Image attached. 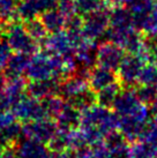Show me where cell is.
<instances>
[{"label": "cell", "instance_id": "cell-1", "mask_svg": "<svg viewBox=\"0 0 157 158\" xmlns=\"http://www.w3.org/2000/svg\"><path fill=\"white\" fill-rule=\"evenodd\" d=\"M80 125L86 141L95 144L118 127V118L108 110V106L91 105L81 113Z\"/></svg>", "mask_w": 157, "mask_h": 158}, {"label": "cell", "instance_id": "cell-2", "mask_svg": "<svg viewBox=\"0 0 157 158\" xmlns=\"http://www.w3.org/2000/svg\"><path fill=\"white\" fill-rule=\"evenodd\" d=\"M7 44L9 48L20 53H32L37 48V40L28 32L26 27L14 23L7 28Z\"/></svg>", "mask_w": 157, "mask_h": 158}, {"label": "cell", "instance_id": "cell-3", "mask_svg": "<svg viewBox=\"0 0 157 158\" xmlns=\"http://www.w3.org/2000/svg\"><path fill=\"white\" fill-rule=\"evenodd\" d=\"M149 56L131 53L129 56L124 57L119 66V77L122 83L134 84L140 80L141 72L148 61Z\"/></svg>", "mask_w": 157, "mask_h": 158}, {"label": "cell", "instance_id": "cell-4", "mask_svg": "<svg viewBox=\"0 0 157 158\" xmlns=\"http://www.w3.org/2000/svg\"><path fill=\"white\" fill-rule=\"evenodd\" d=\"M110 13L103 8L97 9L92 13L88 14L82 23V31L84 36L91 40H97L109 29Z\"/></svg>", "mask_w": 157, "mask_h": 158}, {"label": "cell", "instance_id": "cell-5", "mask_svg": "<svg viewBox=\"0 0 157 158\" xmlns=\"http://www.w3.org/2000/svg\"><path fill=\"white\" fill-rule=\"evenodd\" d=\"M23 133L30 140L45 143L52 140L54 134L57 133V125L48 118L31 120L24 126Z\"/></svg>", "mask_w": 157, "mask_h": 158}, {"label": "cell", "instance_id": "cell-6", "mask_svg": "<svg viewBox=\"0 0 157 158\" xmlns=\"http://www.w3.org/2000/svg\"><path fill=\"white\" fill-rule=\"evenodd\" d=\"M124 50L116 43H106L98 48L96 53V60L100 67L116 70L119 68L124 59Z\"/></svg>", "mask_w": 157, "mask_h": 158}, {"label": "cell", "instance_id": "cell-7", "mask_svg": "<svg viewBox=\"0 0 157 158\" xmlns=\"http://www.w3.org/2000/svg\"><path fill=\"white\" fill-rule=\"evenodd\" d=\"M36 99L35 97H31V98H24L23 97L21 101L14 106L16 117H19L22 120H27V121L46 118L43 104L39 103L38 101H36Z\"/></svg>", "mask_w": 157, "mask_h": 158}, {"label": "cell", "instance_id": "cell-8", "mask_svg": "<svg viewBox=\"0 0 157 158\" xmlns=\"http://www.w3.org/2000/svg\"><path fill=\"white\" fill-rule=\"evenodd\" d=\"M48 48L56 56L64 58L73 48H75V46L70 34L60 30L54 32V35H52L48 40Z\"/></svg>", "mask_w": 157, "mask_h": 158}, {"label": "cell", "instance_id": "cell-9", "mask_svg": "<svg viewBox=\"0 0 157 158\" xmlns=\"http://www.w3.org/2000/svg\"><path fill=\"white\" fill-rule=\"evenodd\" d=\"M89 82H90L89 85L94 91H100L110 84L116 83L117 76L114 75L113 70L100 66L98 68L92 69L89 76Z\"/></svg>", "mask_w": 157, "mask_h": 158}, {"label": "cell", "instance_id": "cell-10", "mask_svg": "<svg viewBox=\"0 0 157 158\" xmlns=\"http://www.w3.org/2000/svg\"><path fill=\"white\" fill-rule=\"evenodd\" d=\"M81 113L78 112V109L72 104H64L59 113L57 114L58 125L64 129H73V128L80 123Z\"/></svg>", "mask_w": 157, "mask_h": 158}, {"label": "cell", "instance_id": "cell-11", "mask_svg": "<svg viewBox=\"0 0 157 158\" xmlns=\"http://www.w3.org/2000/svg\"><path fill=\"white\" fill-rule=\"evenodd\" d=\"M18 158H50V156L43 143L29 139L20 144Z\"/></svg>", "mask_w": 157, "mask_h": 158}, {"label": "cell", "instance_id": "cell-12", "mask_svg": "<svg viewBox=\"0 0 157 158\" xmlns=\"http://www.w3.org/2000/svg\"><path fill=\"white\" fill-rule=\"evenodd\" d=\"M58 85L54 79L48 80H37L29 85V91L31 96L35 98H46V97L53 96L57 91Z\"/></svg>", "mask_w": 157, "mask_h": 158}, {"label": "cell", "instance_id": "cell-13", "mask_svg": "<svg viewBox=\"0 0 157 158\" xmlns=\"http://www.w3.org/2000/svg\"><path fill=\"white\" fill-rule=\"evenodd\" d=\"M65 14L60 10H56L54 8L49 9L42 15V22L48 31L57 32L62 30V28L66 24Z\"/></svg>", "mask_w": 157, "mask_h": 158}, {"label": "cell", "instance_id": "cell-14", "mask_svg": "<svg viewBox=\"0 0 157 158\" xmlns=\"http://www.w3.org/2000/svg\"><path fill=\"white\" fill-rule=\"evenodd\" d=\"M126 137L124 135H119L117 133H110L108 135L106 141V148L109 150L113 157H124L128 155V147L126 143Z\"/></svg>", "mask_w": 157, "mask_h": 158}, {"label": "cell", "instance_id": "cell-15", "mask_svg": "<svg viewBox=\"0 0 157 158\" xmlns=\"http://www.w3.org/2000/svg\"><path fill=\"white\" fill-rule=\"evenodd\" d=\"M28 54L27 53H20L9 57L8 61L6 64V69L9 76L12 77H18L19 75L27 70L28 65H29V59H28Z\"/></svg>", "mask_w": 157, "mask_h": 158}, {"label": "cell", "instance_id": "cell-16", "mask_svg": "<svg viewBox=\"0 0 157 158\" xmlns=\"http://www.w3.org/2000/svg\"><path fill=\"white\" fill-rule=\"evenodd\" d=\"M91 89V88H90ZM87 83L83 80L75 77V79H70L62 85V96L66 97L68 101H72L76 97L81 96L82 94L86 91L90 90Z\"/></svg>", "mask_w": 157, "mask_h": 158}, {"label": "cell", "instance_id": "cell-17", "mask_svg": "<svg viewBox=\"0 0 157 158\" xmlns=\"http://www.w3.org/2000/svg\"><path fill=\"white\" fill-rule=\"evenodd\" d=\"M127 158H157V145L142 140L128 150Z\"/></svg>", "mask_w": 157, "mask_h": 158}, {"label": "cell", "instance_id": "cell-18", "mask_svg": "<svg viewBox=\"0 0 157 158\" xmlns=\"http://www.w3.org/2000/svg\"><path fill=\"white\" fill-rule=\"evenodd\" d=\"M97 101L100 102V105L103 106H109V105H113L114 101L117 99L118 95L120 94V90H119V84L116 82V83H112L103 88L102 90L97 91Z\"/></svg>", "mask_w": 157, "mask_h": 158}, {"label": "cell", "instance_id": "cell-19", "mask_svg": "<svg viewBox=\"0 0 157 158\" xmlns=\"http://www.w3.org/2000/svg\"><path fill=\"white\" fill-rule=\"evenodd\" d=\"M139 82L143 85H153L157 87V64H149L143 67L141 72Z\"/></svg>", "mask_w": 157, "mask_h": 158}, {"label": "cell", "instance_id": "cell-20", "mask_svg": "<svg viewBox=\"0 0 157 158\" xmlns=\"http://www.w3.org/2000/svg\"><path fill=\"white\" fill-rule=\"evenodd\" d=\"M103 7L102 0H75V10L80 14H90Z\"/></svg>", "mask_w": 157, "mask_h": 158}, {"label": "cell", "instance_id": "cell-21", "mask_svg": "<svg viewBox=\"0 0 157 158\" xmlns=\"http://www.w3.org/2000/svg\"><path fill=\"white\" fill-rule=\"evenodd\" d=\"M27 30L28 32L32 36V38L35 40H43L46 36V28L44 27L42 20H38V19H32L30 21H28V24H27Z\"/></svg>", "mask_w": 157, "mask_h": 158}, {"label": "cell", "instance_id": "cell-22", "mask_svg": "<svg viewBox=\"0 0 157 158\" xmlns=\"http://www.w3.org/2000/svg\"><path fill=\"white\" fill-rule=\"evenodd\" d=\"M138 96H139L140 101L143 102V103H151V102H155L156 99V95H157V89L156 87H153V85H143L136 91Z\"/></svg>", "mask_w": 157, "mask_h": 158}, {"label": "cell", "instance_id": "cell-23", "mask_svg": "<svg viewBox=\"0 0 157 158\" xmlns=\"http://www.w3.org/2000/svg\"><path fill=\"white\" fill-rule=\"evenodd\" d=\"M18 8L15 0H0V19L6 20L11 18Z\"/></svg>", "mask_w": 157, "mask_h": 158}, {"label": "cell", "instance_id": "cell-24", "mask_svg": "<svg viewBox=\"0 0 157 158\" xmlns=\"http://www.w3.org/2000/svg\"><path fill=\"white\" fill-rule=\"evenodd\" d=\"M14 123L13 114H11L7 111H0V131H2L4 128L8 127L11 123Z\"/></svg>", "mask_w": 157, "mask_h": 158}, {"label": "cell", "instance_id": "cell-25", "mask_svg": "<svg viewBox=\"0 0 157 158\" xmlns=\"http://www.w3.org/2000/svg\"><path fill=\"white\" fill-rule=\"evenodd\" d=\"M9 50L8 44H0V67L6 66L9 59Z\"/></svg>", "mask_w": 157, "mask_h": 158}, {"label": "cell", "instance_id": "cell-26", "mask_svg": "<svg viewBox=\"0 0 157 158\" xmlns=\"http://www.w3.org/2000/svg\"><path fill=\"white\" fill-rule=\"evenodd\" d=\"M149 50H150V57H153V59L157 64V40L154 43L151 48H149Z\"/></svg>", "mask_w": 157, "mask_h": 158}, {"label": "cell", "instance_id": "cell-27", "mask_svg": "<svg viewBox=\"0 0 157 158\" xmlns=\"http://www.w3.org/2000/svg\"><path fill=\"white\" fill-rule=\"evenodd\" d=\"M121 2H124V4H134L135 1H138V0H120Z\"/></svg>", "mask_w": 157, "mask_h": 158}, {"label": "cell", "instance_id": "cell-28", "mask_svg": "<svg viewBox=\"0 0 157 158\" xmlns=\"http://www.w3.org/2000/svg\"><path fill=\"white\" fill-rule=\"evenodd\" d=\"M155 105H156V107H157V95H156V99H155Z\"/></svg>", "mask_w": 157, "mask_h": 158}, {"label": "cell", "instance_id": "cell-29", "mask_svg": "<svg viewBox=\"0 0 157 158\" xmlns=\"http://www.w3.org/2000/svg\"><path fill=\"white\" fill-rule=\"evenodd\" d=\"M0 32H1V31H0Z\"/></svg>", "mask_w": 157, "mask_h": 158}]
</instances>
